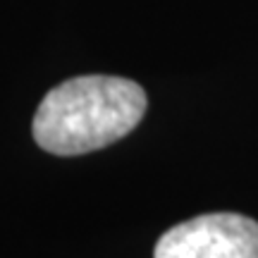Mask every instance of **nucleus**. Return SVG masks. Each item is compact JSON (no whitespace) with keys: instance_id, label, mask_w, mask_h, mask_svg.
<instances>
[{"instance_id":"f257e3e1","label":"nucleus","mask_w":258,"mask_h":258,"mask_svg":"<svg viewBox=\"0 0 258 258\" xmlns=\"http://www.w3.org/2000/svg\"><path fill=\"white\" fill-rule=\"evenodd\" d=\"M146 112V93L132 79L86 74L53 86L34 115V139L53 156H82L115 144Z\"/></svg>"},{"instance_id":"f03ea898","label":"nucleus","mask_w":258,"mask_h":258,"mask_svg":"<svg viewBox=\"0 0 258 258\" xmlns=\"http://www.w3.org/2000/svg\"><path fill=\"white\" fill-rule=\"evenodd\" d=\"M153 258H258V222L237 213H208L167 230Z\"/></svg>"}]
</instances>
